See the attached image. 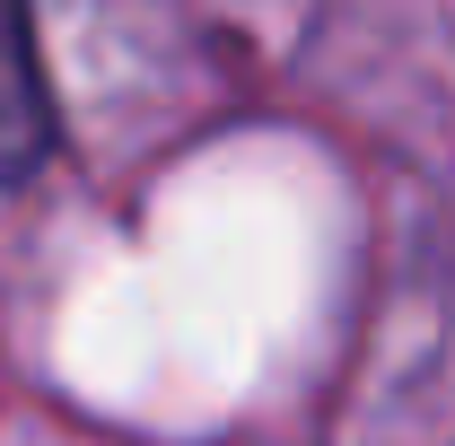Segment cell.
Segmentation results:
<instances>
[{
	"mask_svg": "<svg viewBox=\"0 0 455 446\" xmlns=\"http://www.w3.org/2000/svg\"><path fill=\"white\" fill-rule=\"evenodd\" d=\"M53 149V88L36 61V9L0 0V184H27Z\"/></svg>",
	"mask_w": 455,
	"mask_h": 446,
	"instance_id": "1",
	"label": "cell"
}]
</instances>
